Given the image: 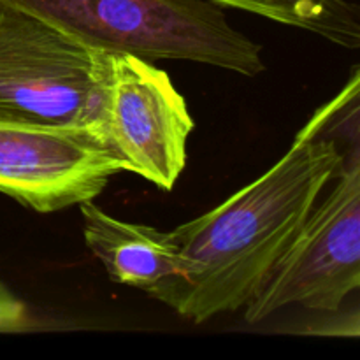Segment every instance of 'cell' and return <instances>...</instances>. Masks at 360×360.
<instances>
[{
	"label": "cell",
	"mask_w": 360,
	"mask_h": 360,
	"mask_svg": "<svg viewBox=\"0 0 360 360\" xmlns=\"http://www.w3.org/2000/svg\"><path fill=\"white\" fill-rule=\"evenodd\" d=\"M345 162L316 112L287 153L214 210L171 231L181 274L151 292L193 323L245 308Z\"/></svg>",
	"instance_id": "cell-1"
},
{
	"label": "cell",
	"mask_w": 360,
	"mask_h": 360,
	"mask_svg": "<svg viewBox=\"0 0 360 360\" xmlns=\"http://www.w3.org/2000/svg\"><path fill=\"white\" fill-rule=\"evenodd\" d=\"M34 14L95 51L186 60L255 77L262 46L236 30L207 0H0Z\"/></svg>",
	"instance_id": "cell-2"
},
{
	"label": "cell",
	"mask_w": 360,
	"mask_h": 360,
	"mask_svg": "<svg viewBox=\"0 0 360 360\" xmlns=\"http://www.w3.org/2000/svg\"><path fill=\"white\" fill-rule=\"evenodd\" d=\"M109 53L95 51L34 14L0 6V109L102 141ZM105 146V144H104Z\"/></svg>",
	"instance_id": "cell-3"
},
{
	"label": "cell",
	"mask_w": 360,
	"mask_h": 360,
	"mask_svg": "<svg viewBox=\"0 0 360 360\" xmlns=\"http://www.w3.org/2000/svg\"><path fill=\"white\" fill-rule=\"evenodd\" d=\"M320 200V199H319ZM360 287V160L345 157L329 195L315 204L294 241L245 306L259 323L288 306L338 311Z\"/></svg>",
	"instance_id": "cell-4"
},
{
	"label": "cell",
	"mask_w": 360,
	"mask_h": 360,
	"mask_svg": "<svg viewBox=\"0 0 360 360\" xmlns=\"http://www.w3.org/2000/svg\"><path fill=\"white\" fill-rule=\"evenodd\" d=\"M193 129L188 104L164 69L139 56L109 53L102 141L123 171L171 192L186 165Z\"/></svg>",
	"instance_id": "cell-5"
},
{
	"label": "cell",
	"mask_w": 360,
	"mask_h": 360,
	"mask_svg": "<svg viewBox=\"0 0 360 360\" xmlns=\"http://www.w3.org/2000/svg\"><path fill=\"white\" fill-rule=\"evenodd\" d=\"M118 158L84 129L46 125L0 109V193L37 213H55L94 200Z\"/></svg>",
	"instance_id": "cell-6"
},
{
	"label": "cell",
	"mask_w": 360,
	"mask_h": 360,
	"mask_svg": "<svg viewBox=\"0 0 360 360\" xmlns=\"http://www.w3.org/2000/svg\"><path fill=\"white\" fill-rule=\"evenodd\" d=\"M83 238L115 283L151 292L181 274V259L169 232L118 220L94 200L79 204Z\"/></svg>",
	"instance_id": "cell-7"
},
{
	"label": "cell",
	"mask_w": 360,
	"mask_h": 360,
	"mask_svg": "<svg viewBox=\"0 0 360 360\" xmlns=\"http://www.w3.org/2000/svg\"><path fill=\"white\" fill-rule=\"evenodd\" d=\"M311 32L347 49L360 48L359 7L348 0H207Z\"/></svg>",
	"instance_id": "cell-8"
},
{
	"label": "cell",
	"mask_w": 360,
	"mask_h": 360,
	"mask_svg": "<svg viewBox=\"0 0 360 360\" xmlns=\"http://www.w3.org/2000/svg\"><path fill=\"white\" fill-rule=\"evenodd\" d=\"M34 327L28 306L0 278V334L27 333Z\"/></svg>",
	"instance_id": "cell-9"
}]
</instances>
